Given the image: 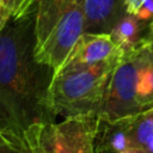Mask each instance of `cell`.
Here are the masks:
<instances>
[{"instance_id": "obj_1", "label": "cell", "mask_w": 153, "mask_h": 153, "mask_svg": "<svg viewBox=\"0 0 153 153\" xmlns=\"http://www.w3.org/2000/svg\"><path fill=\"white\" fill-rule=\"evenodd\" d=\"M33 18L10 20L0 32V134L23 151L25 131L54 122L49 87L55 71L35 56Z\"/></svg>"}, {"instance_id": "obj_2", "label": "cell", "mask_w": 153, "mask_h": 153, "mask_svg": "<svg viewBox=\"0 0 153 153\" xmlns=\"http://www.w3.org/2000/svg\"><path fill=\"white\" fill-rule=\"evenodd\" d=\"M33 18L35 56L60 71L84 33V0H16L11 20Z\"/></svg>"}, {"instance_id": "obj_3", "label": "cell", "mask_w": 153, "mask_h": 153, "mask_svg": "<svg viewBox=\"0 0 153 153\" xmlns=\"http://www.w3.org/2000/svg\"><path fill=\"white\" fill-rule=\"evenodd\" d=\"M117 61L99 65L65 63L54 73L49 99L54 114L73 117L98 112Z\"/></svg>"}, {"instance_id": "obj_4", "label": "cell", "mask_w": 153, "mask_h": 153, "mask_svg": "<svg viewBox=\"0 0 153 153\" xmlns=\"http://www.w3.org/2000/svg\"><path fill=\"white\" fill-rule=\"evenodd\" d=\"M98 112L31 126L23 137L24 153H96Z\"/></svg>"}, {"instance_id": "obj_5", "label": "cell", "mask_w": 153, "mask_h": 153, "mask_svg": "<svg viewBox=\"0 0 153 153\" xmlns=\"http://www.w3.org/2000/svg\"><path fill=\"white\" fill-rule=\"evenodd\" d=\"M152 49L143 37L137 45L124 50L112 69L99 110L100 121L114 122L142 110L137 100V80L140 69Z\"/></svg>"}, {"instance_id": "obj_6", "label": "cell", "mask_w": 153, "mask_h": 153, "mask_svg": "<svg viewBox=\"0 0 153 153\" xmlns=\"http://www.w3.org/2000/svg\"><path fill=\"white\" fill-rule=\"evenodd\" d=\"M124 50L112 39L110 33L84 32L76 41L66 63L99 65L109 63L121 59Z\"/></svg>"}, {"instance_id": "obj_7", "label": "cell", "mask_w": 153, "mask_h": 153, "mask_svg": "<svg viewBox=\"0 0 153 153\" xmlns=\"http://www.w3.org/2000/svg\"><path fill=\"white\" fill-rule=\"evenodd\" d=\"M124 14L126 0H84V32L111 33Z\"/></svg>"}, {"instance_id": "obj_8", "label": "cell", "mask_w": 153, "mask_h": 153, "mask_svg": "<svg viewBox=\"0 0 153 153\" xmlns=\"http://www.w3.org/2000/svg\"><path fill=\"white\" fill-rule=\"evenodd\" d=\"M120 120L123 123L130 146L151 152L153 143V106Z\"/></svg>"}, {"instance_id": "obj_9", "label": "cell", "mask_w": 153, "mask_h": 153, "mask_svg": "<svg viewBox=\"0 0 153 153\" xmlns=\"http://www.w3.org/2000/svg\"><path fill=\"white\" fill-rule=\"evenodd\" d=\"M148 22L140 20L134 14H124L110 33L115 43L123 50L137 45L145 37Z\"/></svg>"}, {"instance_id": "obj_10", "label": "cell", "mask_w": 153, "mask_h": 153, "mask_svg": "<svg viewBox=\"0 0 153 153\" xmlns=\"http://www.w3.org/2000/svg\"><path fill=\"white\" fill-rule=\"evenodd\" d=\"M137 100L142 110L153 106V49L148 54L139 73Z\"/></svg>"}, {"instance_id": "obj_11", "label": "cell", "mask_w": 153, "mask_h": 153, "mask_svg": "<svg viewBox=\"0 0 153 153\" xmlns=\"http://www.w3.org/2000/svg\"><path fill=\"white\" fill-rule=\"evenodd\" d=\"M136 17L140 20L149 23L153 19V0H145L136 13Z\"/></svg>"}, {"instance_id": "obj_12", "label": "cell", "mask_w": 153, "mask_h": 153, "mask_svg": "<svg viewBox=\"0 0 153 153\" xmlns=\"http://www.w3.org/2000/svg\"><path fill=\"white\" fill-rule=\"evenodd\" d=\"M11 16H12V10L0 4V32L11 20Z\"/></svg>"}, {"instance_id": "obj_13", "label": "cell", "mask_w": 153, "mask_h": 153, "mask_svg": "<svg viewBox=\"0 0 153 153\" xmlns=\"http://www.w3.org/2000/svg\"><path fill=\"white\" fill-rule=\"evenodd\" d=\"M145 2V0H126V11L128 14L136 16L139 8Z\"/></svg>"}, {"instance_id": "obj_14", "label": "cell", "mask_w": 153, "mask_h": 153, "mask_svg": "<svg viewBox=\"0 0 153 153\" xmlns=\"http://www.w3.org/2000/svg\"><path fill=\"white\" fill-rule=\"evenodd\" d=\"M0 153H24V152L18 149L17 147L12 146L7 141L0 139Z\"/></svg>"}, {"instance_id": "obj_15", "label": "cell", "mask_w": 153, "mask_h": 153, "mask_svg": "<svg viewBox=\"0 0 153 153\" xmlns=\"http://www.w3.org/2000/svg\"><path fill=\"white\" fill-rule=\"evenodd\" d=\"M145 39L152 45L153 48V19L148 23L147 25V31H146V35H145Z\"/></svg>"}, {"instance_id": "obj_16", "label": "cell", "mask_w": 153, "mask_h": 153, "mask_svg": "<svg viewBox=\"0 0 153 153\" xmlns=\"http://www.w3.org/2000/svg\"><path fill=\"white\" fill-rule=\"evenodd\" d=\"M14 2H16V0H0V4L1 5H4V6H6V7H8V8H13V6H14Z\"/></svg>"}, {"instance_id": "obj_17", "label": "cell", "mask_w": 153, "mask_h": 153, "mask_svg": "<svg viewBox=\"0 0 153 153\" xmlns=\"http://www.w3.org/2000/svg\"><path fill=\"white\" fill-rule=\"evenodd\" d=\"M141 149H139V148H134V147H131V148H127V149H123V151H120V152H117V153H139Z\"/></svg>"}, {"instance_id": "obj_18", "label": "cell", "mask_w": 153, "mask_h": 153, "mask_svg": "<svg viewBox=\"0 0 153 153\" xmlns=\"http://www.w3.org/2000/svg\"><path fill=\"white\" fill-rule=\"evenodd\" d=\"M139 153H151V152L149 151H140Z\"/></svg>"}, {"instance_id": "obj_19", "label": "cell", "mask_w": 153, "mask_h": 153, "mask_svg": "<svg viewBox=\"0 0 153 153\" xmlns=\"http://www.w3.org/2000/svg\"><path fill=\"white\" fill-rule=\"evenodd\" d=\"M0 139H2V137H1V134H0Z\"/></svg>"}]
</instances>
